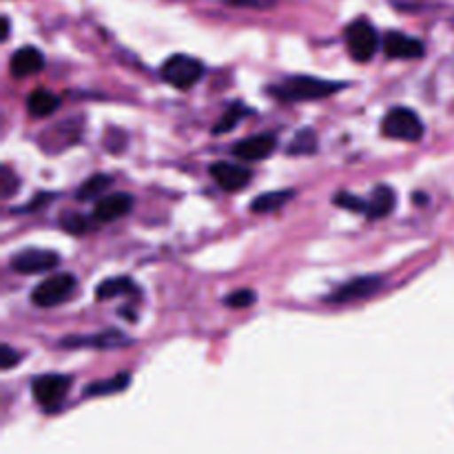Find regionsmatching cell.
Segmentation results:
<instances>
[{"mask_svg": "<svg viewBox=\"0 0 454 454\" xmlns=\"http://www.w3.org/2000/svg\"><path fill=\"white\" fill-rule=\"evenodd\" d=\"M295 198V191L293 189H282V191H270V193L257 195L251 202L253 213H273L278 208H282L284 204H288Z\"/></svg>", "mask_w": 454, "mask_h": 454, "instance_id": "17", "label": "cell"}, {"mask_svg": "<svg viewBox=\"0 0 454 454\" xmlns=\"http://www.w3.org/2000/svg\"><path fill=\"white\" fill-rule=\"evenodd\" d=\"M44 67V56L40 49L35 47H22L13 51L12 60H9V71L13 78H29V75L40 74Z\"/></svg>", "mask_w": 454, "mask_h": 454, "instance_id": "11", "label": "cell"}, {"mask_svg": "<svg viewBox=\"0 0 454 454\" xmlns=\"http://www.w3.org/2000/svg\"><path fill=\"white\" fill-rule=\"evenodd\" d=\"M60 226L67 231V233H74V235H80L87 231V217L80 215V213H65V215L60 217Z\"/></svg>", "mask_w": 454, "mask_h": 454, "instance_id": "25", "label": "cell"}, {"mask_svg": "<svg viewBox=\"0 0 454 454\" xmlns=\"http://www.w3.org/2000/svg\"><path fill=\"white\" fill-rule=\"evenodd\" d=\"M278 146V137L273 133H257V136L244 137L233 146L235 158L247 160V162H260V160L269 158Z\"/></svg>", "mask_w": 454, "mask_h": 454, "instance_id": "10", "label": "cell"}, {"mask_svg": "<svg viewBox=\"0 0 454 454\" xmlns=\"http://www.w3.org/2000/svg\"><path fill=\"white\" fill-rule=\"evenodd\" d=\"M129 380H131V377H129L127 372H122V375H115L114 380L96 381V384H91V386H87V388H84V395H87V397H100V395H115V393H120V390L127 388Z\"/></svg>", "mask_w": 454, "mask_h": 454, "instance_id": "19", "label": "cell"}, {"mask_svg": "<svg viewBox=\"0 0 454 454\" xmlns=\"http://www.w3.org/2000/svg\"><path fill=\"white\" fill-rule=\"evenodd\" d=\"M247 115H248L247 106H244L242 102H235V105H231V109L226 111L220 120H217V124L213 127V133H215V136H222V133L233 131V129L238 127L244 118H247Z\"/></svg>", "mask_w": 454, "mask_h": 454, "instance_id": "20", "label": "cell"}, {"mask_svg": "<svg viewBox=\"0 0 454 454\" xmlns=\"http://www.w3.org/2000/svg\"><path fill=\"white\" fill-rule=\"evenodd\" d=\"M111 182H114V180H111L109 176H102V173H98V176H91L87 182H82V184H80L75 198H78V200L96 198V195H100L102 191L109 189Z\"/></svg>", "mask_w": 454, "mask_h": 454, "instance_id": "22", "label": "cell"}, {"mask_svg": "<svg viewBox=\"0 0 454 454\" xmlns=\"http://www.w3.org/2000/svg\"><path fill=\"white\" fill-rule=\"evenodd\" d=\"M60 109V98L56 93L47 91V89H35L27 98V111H29L34 118H47L53 115Z\"/></svg>", "mask_w": 454, "mask_h": 454, "instance_id": "15", "label": "cell"}, {"mask_svg": "<svg viewBox=\"0 0 454 454\" xmlns=\"http://www.w3.org/2000/svg\"><path fill=\"white\" fill-rule=\"evenodd\" d=\"M348 84L346 82H333V80L313 78V75H293L284 82L270 87V96H275L282 102H300V100H322V98L333 96V93L341 91Z\"/></svg>", "mask_w": 454, "mask_h": 454, "instance_id": "1", "label": "cell"}, {"mask_svg": "<svg viewBox=\"0 0 454 454\" xmlns=\"http://www.w3.org/2000/svg\"><path fill=\"white\" fill-rule=\"evenodd\" d=\"M9 38V18H3V40Z\"/></svg>", "mask_w": 454, "mask_h": 454, "instance_id": "29", "label": "cell"}, {"mask_svg": "<svg viewBox=\"0 0 454 454\" xmlns=\"http://www.w3.org/2000/svg\"><path fill=\"white\" fill-rule=\"evenodd\" d=\"M133 207V198L129 193H111L106 198L98 200L93 207V217L98 222H114L127 215Z\"/></svg>", "mask_w": 454, "mask_h": 454, "instance_id": "13", "label": "cell"}, {"mask_svg": "<svg viewBox=\"0 0 454 454\" xmlns=\"http://www.w3.org/2000/svg\"><path fill=\"white\" fill-rule=\"evenodd\" d=\"M291 155H310L317 151V136H315L313 129H301L295 133L293 142L288 145Z\"/></svg>", "mask_w": 454, "mask_h": 454, "instance_id": "21", "label": "cell"}, {"mask_svg": "<svg viewBox=\"0 0 454 454\" xmlns=\"http://www.w3.org/2000/svg\"><path fill=\"white\" fill-rule=\"evenodd\" d=\"M346 47L357 62L372 60V56L380 49V35H377L375 27L364 18L350 22L346 27Z\"/></svg>", "mask_w": 454, "mask_h": 454, "instance_id": "5", "label": "cell"}, {"mask_svg": "<svg viewBox=\"0 0 454 454\" xmlns=\"http://www.w3.org/2000/svg\"><path fill=\"white\" fill-rule=\"evenodd\" d=\"M333 202H335L337 207L346 208V211H353V213H368V204L364 202L362 198H357V195L348 193V191H341V193H337L335 198H333Z\"/></svg>", "mask_w": 454, "mask_h": 454, "instance_id": "23", "label": "cell"}, {"mask_svg": "<svg viewBox=\"0 0 454 454\" xmlns=\"http://www.w3.org/2000/svg\"><path fill=\"white\" fill-rule=\"evenodd\" d=\"M131 344L127 335H122L115 328H109V331L100 333L96 337H74V340H65L62 346H96L100 350H114V348H122V346Z\"/></svg>", "mask_w": 454, "mask_h": 454, "instance_id": "14", "label": "cell"}, {"mask_svg": "<svg viewBox=\"0 0 454 454\" xmlns=\"http://www.w3.org/2000/svg\"><path fill=\"white\" fill-rule=\"evenodd\" d=\"M164 82H168L176 89H191L195 82H200V78L204 75V65L193 56H184V53H177L171 56L160 69Z\"/></svg>", "mask_w": 454, "mask_h": 454, "instance_id": "4", "label": "cell"}, {"mask_svg": "<svg viewBox=\"0 0 454 454\" xmlns=\"http://www.w3.org/2000/svg\"><path fill=\"white\" fill-rule=\"evenodd\" d=\"M381 131L390 140L417 142L424 136V122L408 106H395V109H390L386 114L384 122H381Z\"/></svg>", "mask_w": 454, "mask_h": 454, "instance_id": "2", "label": "cell"}, {"mask_svg": "<svg viewBox=\"0 0 454 454\" xmlns=\"http://www.w3.org/2000/svg\"><path fill=\"white\" fill-rule=\"evenodd\" d=\"M133 282L129 278H122V275H118V278H109L105 279V282L98 284L96 288V300L98 301H105V300H114V297H120V295H127L129 291H133Z\"/></svg>", "mask_w": 454, "mask_h": 454, "instance_id": "18", "label": "cell"}, {"mask_svg": "<svg viewBox=\"0 0 454 454\" xmlns=\"http://www.w3.org/2000/svg\"><path fill=\"white\" fill-rule=\"evenodd\" d=\"M75 278L71 273H56L51 278L43 279L38 286L31 291V301L40 309H53L62 301L69 300L75 291Z\"/></svg>", "mask_w": 454, "mask_h": 454, "instance_id": "3", "label": "cell"}, {"mask_svg": "<svg viewBox=\"0 0 454 454\" xmlns=\"http://www.w3.org/2000/svg\"><path fill=\"white\" fill-rule=\"evenodd\" d=\"M18 359H20V355H18L12 346L4 344L3 348H0V366H3V371H9V368L16 366Z\"/></svg>", "mask_w": 454, "mask_h": 454, "instance_id": "28", "label": "cell"}, {"mask_svg": "<svg viewBox=\"0 0 454 454\" xmlns=\"http://www.w3.org/2000/svg\"><path fill=\"white\" fill-rule=\"evenodd\" d=\"M233 7H242V9H260V12H266V9L275 7L278 0H226Z\"/></svg>", "mask_w": 454, "mask_h": 454, "instance_id": "27", "label": "cell"}, {"mask_svg": "<svg viewBox=\"0 0 454 454\" xmlns=\"http://www.w3.org/2000/svg\"><path fill=\"white\" fill-rule=\"evenodd\" d=\"M60 262L58 253L44 251V248H27V251L16 253L12 257V269L20 275H35L53 270Z\"/></svg>", "mask_w": 454, "mask_h": 454, "instance_id": "7", "label": "cell"}, {"mask_svg": "<svg viewBox=\"0 0 454 454\" xmlns=\"http://www.w3.org/2000/svg\"><path fill=\"white\" fill-rule=\"evenodd\" d=\"M0 189H3V198H12L13 191L18 189V177L13 176L12 171H9L7 167H3V171H0Z\"/></svg>", "mask_w": 454, "mask_h": 454, "instance_id": "26", "label": "cell"}, {"mask_svg": "<svg viewBox=\"0 0 454 454\" xmlns=\"http://www.w3.org/2000/svg\"><path fill=\"white\" fill-rule=\"evenodd\" d=\"M381 288V278L380 275H362V278H355L350 282L341 284L337 291H333L326 297V301H337V304H344V301L353 300H364V297L375 295Z\"/></svg>", "mask_w": 454, "mask_h": 454, "instance_id": "9", "label": "cell"}, {"mask_svg": "<svg viewBox=\"0 0 454 454\" xmlns=\"http://www.w3.org/2000/svg\"><path fill=\"white\" fill-rule=\"evenodd\" d=\"M255 301H257L255 291H248V288H239V291L231 293V295L226 297L224 304L231 306V309H248V306H253Z\"/></svg>", "mask_w": 454, "mask_h": 454, "instance_id": "24", "label": "cell"}, {"mask_svg": "<svg viewBox=\"0 0 454 454\" xmlns=\"http://www.w3.org/2000/svg\"><path fill=\"white\" fill-rule=\"evenodd\" d=\"M395 202H397V195H395L393 186L380 184L375 191H372L371 204H368V217H372V220H381V217L390 215L395 208Z\"/></svg>", "mask_w": 454, "mask_h": 454, "instance_id": "16", "label": "cell"}, {"mask_svg": "<svg viewBox=\"0 0 454 454\" xmlns=\"http://www.w3.org/2000/svg\"><path fill=\"white\" fill-rule=\"evenodd\" d=\"M71 388V377L67 375H43L35 377L31 384V395L43 411H56Z\"/></svg>", "mask_w": 454, "mask_h": 454, "instance_id": "6", "label": "cell"}, {"mask_svg": "<svg viewBox=\"0 0 454 454\" xmlns=\"http://www.w3.org/2000/svg\"><path fill=\"white\" fill-rule=\"evenodd\" d=\"M211 176L224 191H239L253 180V173L248 168L238 167L231 162H215L211 167Z\"/></svg>", "mask_w": 454, "mask_h": 454, "instance_id": "12", "label": "cell"}, {"mask_svg": "<svg viewBox=\"0 0 454 454\" xmlns=\"http://www.w3.org/2000/svg\"><path fill=\"white\" fill-rule=\"evenodd\" d=\"M381 47L388 58H397V60H415L426 53L424 43L419 38L402 34V31H388L381 40Z\"/></svg>", "mask_w": 454, "mask_h": 454, "instance_id": "8", "label": "cell"}]
</instances>
